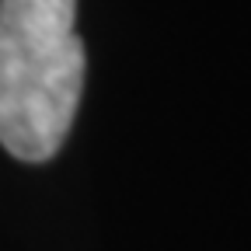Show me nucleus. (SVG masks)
Instances as JSON below:
<instances>
[{"label": "nucleus", "instance_id": "f257e3e1", "mask_svg": "<svg viewBox=\"0 0 251 251\" xmlns=\"http://www.w3.org/2000/svg\"><path fill=\"white\" fill-rule=\"evenodd\" d=\"M77 0H0V147L42 164L63 147L84 91Z\"/></svg>", "mask_w": 251, "mask_h": 251}]
</instances>
